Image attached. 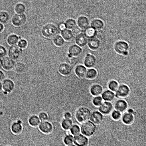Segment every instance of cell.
Returning <instances> with one entry per match:
<instances>
[{
  "mask_svg": "<svg viewBox=\"0 0 146 146\" xmlns=\"http://www.w3.org/2000/svg\"><path fill=\"white\" fill-rule=\"evenodd\" d=\"M42 35L48 38H53L57 35L59 33V30L54 25L49 24L45 25L42 30Z\"/></svg>",
  "mask_w": 146,
  "mask_h": 146,
  "instance_id": "cell-1",
  "label": "cell"
},
{
  "mask_svg": "<svg viewBox=\"0 0 146 146\" xmlns=\"http://www.w3.org/2000/svg\"><path fill=\"white\" fill-rule=\"evenodd\" d=\"M91 115V112L87 108L81 107L79 108L76 112V117L78 122H84L89 119Z\"/></svg>",
  "mask_w": 146,
  "mask_h": 146,
  "instance_id": "cell-2",
  "label": "cell"
},
{
  "mask_svg": "<svg viewBox=\"0 0 146 146\" xmlns=\"http://www.w3.org/2000/svg\"><path fill=\"white\" fill-rule=\"evenodd\" d=\"M82 133L84 135L90 137L96 131V126L95 124L90 121L85 122L81 126Z\"/></svg>",
  "mask_w": 146,
  "mask_h": 146,
  "instance_id": "cell-3",
  "label": "cell"
},
{
  "mask_svg": "<svg viewBox=\"0 0 146 146\" xmlns=\"http://www.w3.org/2000/svg\"><path fill=\"white\" fill-rule=\"evenodd\" d=\"M129 48V46L127 43L123 41L117 42L114 46V49L117 53L125 56L128 54Z\"/></svg>",
  "mask_w": 146,
  "mask_h": 146,
  "instance_id": "cell-4",
  "label": "cell"
},
{
  "mask_svg": "<svg viewBox=\"0 0 146 146\" xmlns=\"http://www.w3.org/2000/svg\"><path fill=\"white\" fill-rule=\"evenodd\" d=\"M23 52V49L16 44L10 46L8 49L7 54L9 57L15 61L20 57Z\"/></svg>",
  "mask_w": 146,
  "mask_h": 146,
  "instance_id": "cell-5",
  "label": "cell"
},
{
  "mask_svg": "<svg viewBox=\"0 0 146 146\" xmlns=\"http://www.w3.org/2000/svg\"><path fill=\"white\" fill-rule=\"evenodd\" d=\"M27 18L25 15L23 13H17L14 15L12 19L13 25L16 27H20L26 23Z\"/></svg>",
  "mask_w": 146,
  "mask_h": 146,
  "instance_id": "cell-6",
  "label": "cell"
},
{
  "mask_svg": "<svg viewBox=\"0 0 146 146\" xmlns=\"http://www.w3.org/2000/svg\"><path fill=\"white\" fill-rule=\"evenodd\" d=\"M2 67L5 70L7 71L13 69L15 62V60L8 56H5L1 59Z\"/></svg>",
  "mask_w": 146,
  "mask_h": 146,
  "instance_id": "cell-7",
  "label": "cell"
},
{
  "mask_svg": "<svg viewBox=\"0 0 146 146\" xmlns=\"http://www.w3.org/2000/svg\"><path fill=\"white\" fill-rule=\"evenodd\" d=\"M2 89L3 90L9 93L12 91L15 87V84L13 81L9 78L4 79L2 82Z\"/></svg>",
  "mask_w": 146,
  "mask_h": 146,
  "instance_id": "cell-8",
  "label": "cell"
},
{
  "mask_svg": "<svg viewBox=\"0 0 146 146\" xmlns=\"http://www.w3.org/2000/svg\"><path fill=\"white\" fill-rule=\"evenodd\" d=\"M115 96L117 97L125 98L130 93V89L126 85H120L116 90Z\"/></svg>",
  "mask_w": 146,
  "mask_h": 146,
  "instance_id": "cell-9",
  "label": "cell"
},
{
  "mask_svg": "<svg viewBox=\"0 0 146 146\" xmlns=\"http://www.w3.org/2000/svg\"><path fill=\"white\" fill-rule=\"evenodd\" d=\"M88 138L81 134L77 135L74 138V143L77 146L86 145L88 144Z\"/></svg>",
  "mask_w": 146,
  "mask_h": 146,
  "instance_id": "cell-10",
  "label": "cell"
},
{
  "mask_svg": "<svg viewBox=\"0 0 146 146\" xmlns=\"http://www.w3.org/2000/svg\"><path fill=\"white\" fill-rule=\"evenodd\" d=\"M72 70V66L65 63L61 64L58 67V70L60 73L65 76H68L70 74Z\"/></svg>",
  "mask_w": 146,
  "mask_h": 146,
  "instance_id": "cell-11",
  "label": "cell"
},
{
  "mask_svg": "<svg viewBox=\"0 0 146 146\" xmlns=\"http://www.w3.org/2000/svg\"><path fill=\"white\" fill-rule=\"evenodd\" d=\"M90 119L92 122L97 125L100 124L102 122L103 117L101 113L98 111H93L90 117Z\"/></svg>",
  "mask_w": 146,
  "mask_h": 146,
  "instance_id": "cell-12",
  "label": "cell"
},
{
  "mask_svg": "<svg viewBox=\"0 0 146 146\" xmlns=\"http://www.w3.org/2000/svg\"><path fill=\"white\" fill-rule=\"evenodd\" d=\"M100 106L99 110L101 113L104 114H107L110 113L113 108L111 103L108 102H105Z\"/></svg>",
  "mask_w": 146,
  "mask_h": 146,
  "instance_id": "cell-13",
  "label": "cell"
},
{
  "mask_svg": "<svg viewBox=\"0 0 146 146\" xmlns=\"http://www.w3.org/2000/svg\"><path fill=\"white\" fill-rule=\"evenodd\" d=\"M40 131L45 134H49L52 131L53 126L52 124L49 122L46 121H42L39 126Z\"/></svg>",
  "mask_w": 146,
  "mask_h": 146,
  "instance_id": "cell-14",
  "label": "cell"
},
{
  "mask_svg": "<svg viewBox=\"0 0 146 146\" xmlns=\"http://www.w3.org/2000/svg\"><path fill=\"white\" fill-rule=\"evenodd\" d=\"M96 62V59L95 56L89 54L86 55L84 59V64L88 68L94 67Z\"/></svg>",
  "mask_w": 146,
  "mask_h": 146,
  "instance_id": "cell-15",
  "label": "cell"
},
{
  "mask_svg": "<svg viewBox=\"0 0 146 146\" xmlns=\"http://www.w3.org/2000/svg\"><path fill=\"white\" fill-rule=\"evenodd\" d=\"M22 124V121L20 120H18L13 123L11 127V130L12 132L16 134L21 133L23 130Z\"/></svg>",
  "mask_w": 146,
  "mask_h": 146,
  "instance_id": "cell-16",
  "label": "cell"
},
{
  "mask_svg": "<svg viewBox=\"0 0 146 146\" xmlns=\"http://www.w3.org/2000/svg\"><path fill=\"white\" fill-rule=\"evenodd\" d=\"M87 43L89 48L93 50L98 49L100 47L101 44L100 40L94 37L89 38Z\"/></svg>",
  "mask_w": 146,
  "mask_h": 146,
  "instance_id": "cell-17",
  "label": "cell"
},
{
  "mask_svg": "<svg viewBox=\"0 0 146 146\" xmlns=\"http://www.w3.org/2000/svg\"><path fill=\"white\" fill-rule=\"evenodd\" d=\"M82 51L81 48L76 44L71 45L68 48V52L70 54L74 57L80 56L82 53Z\"/></svg>",
  "mask_w": 146,
  "mask_h": 146,
  "instance_id": "cell-18",
  "label": "cell"
},
{
  "mask_svg": "<svg viewBox=\"0 0 146 146\" xmlns=\"http://www.w3.org/2000/svg\"><path fill=\"white\" fill-rule=\"evenodd\" d=\"M87 38L84 33H80L77 35L76 37V43L80 46H84L87 43L88 41Z\"/></svg>",
  "mask_w": 146,
  "mask_h": 146,
  "instance_id": "cell-19",
  "label": "cell"
},
{
  "mask_svg": "<svg viewBox=\"0 0 146 146\" xmlns=\"http://www.w3.org/2000/svg\"><path fill=\"white\" fill-rule=\"evenodd\" d=\"M128 105L125 101L123 100H119L115 103V109L120 112H123L127 109Z\"/></svg>",
  "mask_w": 146,
  "mask_h": 146,
  "instance_id": "cell-20",
  "label": "cell"
},
{
  "mask_svg": "<svg viewBox=\"0 0 146 146\" xmlns=\"http://www.w3.org/2000/svg\"><path fill=\"white\" fill-rule=\"evenodd\" d=\"M22 38L21 36L15 34H12L7 37V42L8 45L11 46L17 44L19 40Z\"/></svg>",
  "mask_w": 146,
  "mask_h": 146,
  "instance_id": "cell-21",
  "label": "cell"
},
{
  "mask_svg": "<svg viewBox=\"0 0 146 146\" xmlns=\"http://www.w3.org/2000/svg\"><path fill=\"white\" fill-rule=\"evenodd\" d=\"M75 72L76 74L78 77L83 78L86 76L87 69L84 66L79 65L76 67Z\"/></svg>",
  "mask_w": 146,
  "mask_h": 146,
  "instance_id": "cell-22",
  "label": "cell"
},
{
  "mask_svg": "<svg viewBox=\"0 0 146 146\" xmlns=\"http://www.w3.org/2000/svg\"><path fill=\"white\" fill-rule=\"evenodd\" d=\"M78 24L80 28L84 29L88 27L89 23L88 19L86 17L82 16L79 18Z\"/></svg>",
  "mask_w": 146,
  "mask_h": 146,
  "instance_id": "cell-23",
  "label": "cell"
},
{
  "mask_svg": "<svg viewBox=\"0 0 146 146\" xmlns=\"http://www.w3.org/2000/svg\"><path fill=\"white\" fill-rule=\"evenodd\" d=\"M26 67V66L24 63L19 61L15 62L13 69L16 73H21L25 71Z\"/></svg>",
  "mask_w": 146,
  "mask_h": 146,
  "instance_id": "cell-24",
  "label": "cell"
},
{
  "mask_svg": "<svg viewBox=\"0 0 146 146\" xmlns=\"http://www.w3.org/2000/svg\"><path fill=\"white\" fill-rule=\"evenodd\" d=\"M102 98L106 101H111L114 98L115 95L112 91L107 90L103 92L102 95Z\"/></svg>",
  "mask_w": 146,
  "mask_h": 146,
  "instance_id": "cell-25",
  "label": "cell"
},
{
  "mask_svg": "<svg viewBox=\"0 0 146 146\" xmlns=\"http://www.w3.org/2000/svg\"><path fill=\"white\" fill-rule=\"evenodd\" d=\"M102 87L98 84L93 85L90 89V92L91 94L94 96L100 95L102 92Z\"/></svg>",
  "mask_w": 146,
  "mask_h": 146,
  "instance_id": "cell-26",
  "label": "cell"
},
{
  "mask_svg": "<svg viewBox=\"0 0 146 146\" xmlns=\"http://www.w3.org/2000/svg\"><path fill=\"white\" fill-rule=\"evenodd\" d=\"M92 27L94 30H101L104 26L103 22L101 20L96 19L93 20L91 23Z\"/></svg>",
  "mask_w": 146,
  "mask_h": 146,
  "instance_id": "cell-27",
  "label": "cell"
},
{
  "mask_svg": "<svg viewBox=\"0 0 146 146\" xmlns=\"http://www.w3.org/2000/svg\"><path fill=\"white\" fill-rule=\"evenodd\" d=\"M122 120L124 123L129 125L133 122L134 120V116L133 114L129 112H127L123 115Z\"/></svg>",
  "mask_w": 146,
  "mask_h": 146,
  "instance_id": "cell-28",
  "label": "cell"
},
{
  "mask_svg": "<svg viewBox=\"0 0 146 146\" xmlns=\"http://www.w3.org/2000/svg\"><path fill=\"white\" fill-rule=\"evenodd\" d=\"M61 35L64 39L66 41H70L73 38L74 34L70 30L65 29L62 31Z\"/></svg>",
  "mask_w": 146,
  "mask_h": 146,
  "instance_id": "cell-29",
  "label": "cell"
},
{
  "mask_svg": "<svg viewBox=\"0 0 146 146\" xmlns=\"http://www.w3.org/2000/svg\"><path fill=\"white\" fill-rule=\"evenodd\" d=\"M10 19V16L6 12L1 11L0 12V23L5 24L7 23Z\"/></svg>",
  "mask_w": 146,
  "mask_h": 146,
  "instance_id": "cell-30",
  "label": "cell"
},
{
  "mask_svg": "<svg viewBox=\"0 0 146 146\" xmlns=\"http://www.w3.org/2000/svg\"><path fill=\"white\" fill-rule=\"evenodd\" d=\"M29 124L33 127L37 126L40 123V119L37 116L33 115L29 118Z\"/></svg>",
  "mask_w": 146,
  "mask_h": 146,
  "instance_id": "cell-31",
  "label": "cell"
},
{
  "mask_svg": "<svg viewBox=\"0 0 146 146\" xmlns=\"http://www.w3.org/2000/svg\"><path fill=\"white\" fill-rule=\"evenodd\" d=\"M53 42L56 46L61 47L64 45L65 41L62 36L60 35H57L54 37Z\"/></svg>",
  "mask_w": 146,
  "mask_h": 146,
  "instance_id": "cell-32",
  "label": "cell"
},
{
  "mask_svg": "<svg viewBox=\"0 0 146 146\" xmlns=\"http://www.w3.org/2000/svg\"><path fill=\"white\" fill-rule=\"evenodd\" d=\"M72 124V121L70 119H63L61 122L62 128L66 130H68L70 129Z\"/></svg>",
  "mask_w": 146,
  "mask_h": 146,
  "instance_id": "cell-33",
  "label": "cell"
},
{
  "mask_svg": "<svg viewBox=\"0 0 146 146\" xmlns=\"http://www.w3.org/2000/svg\"><path fill=\"white\" fill-rule=\"evenodd\" d=\"M97 75V71L94 68H90L87 72L86 77L89 79L92 80L95 78Z\"/></svg>",
  "mask_w": 146,
  "mask_h": 146,
  "instance_id": "cell-34",
  "label": "cell"
},
{
  "mask_svg": "<svg viewBox=\"0 0 146 146\" xmlns=\"http://www.w3.org/2000/svg\"><path fill=\"white\" fill-rule=\"evenodd\" d=\"M85 29L84 34L87 38H90L95 36V31L92 27H88Z\"/></svg>",
  "mask_w": 146,
  "mask_h": 146,
  "instance_id": "cell-35",
  "label": "cell"
},
{
  "mask_svg": "<svg viewBox=\"0 0 146 146\" xmlns=\"http://www.w3.org/2000/svg\"><path fill=\"white\" fill-rule=\"evenodd\" d=\"M25 7L23 3H19L17 4L15 7V10L17 13H23L25 10Z\"/></svg>",
  "mask_w": 146,
  "mask_h": 146,
  "instance_id": "cell-36",
  "label": "cell"
},
{
  "mask_svg": "<svg viewBox=\"0 0 146 146\" xmlns=\"http://www.w3.org/2000/svg\"><path fill=\"white\" fill-rule=\"evenodd\" d=\"M64 142L67 145H70L74 143V137L71 135H66L64 139Z\"/></svg>",
  "mask_w": 146,
  "mask_h": 146,
  "instance_id": "cell-37",
  "label": "cell"
},
{
  "mask_svg": "<svg viewBox=\"0 0 146 146\" xmlns=\"http://www.w3.org/2000/svg\"><path fill=\"white\" fill-rule=\"evenodd\" d=\"M109 89L113 91H116L118 87V84L115 80H112L110 81L108 84Z\"/></svg>",
  "mask_w": 146,
  "mask_h": 146,
  "instance_id": "cell-38",
  "label": "cell"
},
{
  "mask_svg": "<svg viewBox=\"0 0 146 146\" xmlns=\"http://www.w3.org/2000/svg\"><path fill=\"white\" fill-rule=\"evenodd\" d=\"M66 61L67 64L72 66L76 65L78 62L77 58L75 57L72 56L68 57Z\"/></svg>",
  "mask_w": 146,
  "mask_h": 146,
  "instance_id": "cell-39",
  "label": "cell"
},
{
  "mask_svg": "<svg viewBox=\"0 0 146 146\" xmlns=\"http://www.w3.org/2000/svg\"><path fill=\"white\" fill-rule=\"evenodd\" d=\"M65 25L66 28L69 29H72L76 26V23L74 19H70L66 21Z\"/></svg>",
  "mask_w": 146,
  "mask_h": 146,
  "instance_id": "cell-40",
  "label": "cell"
},
{
  "mask_svg": "<svg viewBox=\"0 0 146 146\" xmlns=\"http://www.w3.org/2000/svg\"><path fill=\"white\" fill-rule=\"evenodd\" d=\"M17 45L20 48L23 50L27 47L28 42L25 39L21 38L18 41Z\"/></svg>",
  "mask_w": 146,
  "mask_h": 146,
  "instance_id": "cell-41",
  "label": "cell"
},
{
  "mask_svg": "<svg viewBox=\"0 0 146 146\" xmlns=\"http://www.w3.org/2000/svg\"><path fill=\"white\" fill-rule=\"evenodd\" d=\"M70 132L71 133L74 135L79 134L80 132V128L77 125H74L70 128Z\"/></svg>",
  "mask_w": 146,
  "mask_h": 146,
  "instance_id": "cell-42",
  "label": "cell"
},
{
  "mask_svg": "<svg viewBox=\"0 0 146 146\" xmlns=\"http://www.w3.org/2000/svg\"><path fill=\"white\" fill-rule=\"evenodd\" d=\"M102 98L100 96H97L93 99V103L95 106H100L102 102Z\"/></svg>",
  "mask_w": 146,
  "mask_h": 146,
  "instance_id": "cell-43",
  "label": "cell"
},
{
  "mask_svg": "<svg viewBox=\"0 0 146 146\" xmlns=\"http://www.w3.org/2000/svg\"><path fill=\"white\" fill-rule=\"evenodd\" d=\"M7 53L6 48L3 45H0V58L2 59L6 56Z\"/></svg>",
  "mask_w": 146,
  "mask_h": 146,
  "instance_id": "cell-44",
  "label": "cell"
},
{
  "mask_svg": "<svg viewBox=\"0 0 146 146\" xmlns=\"http://www.w3.org/2000/svg\"><path fill=\"white\" fill-rule=\"evenodd\" d=\"M112 118L114 120H117L121 117V114L120 112L117 110L113 111L111 114Z\"/></svg>",
  "mask_w": 146,
  "mask_h": 146,
  "instance_id": "cell-45",
  "label": "cell"
},
{
  "mask_svg": "<svg viewBox=\"0 0 146 146\" xmlns=\"http://www.w3.org/2000/svg\"><path fill=\"white\" fill-rule=\"evenodd\" d=\"M39 118L42 121H46L48 119V115L46 113L42 112L39 114Z\"/></svg>",
  "mask_w": 146,
  "mask_h": 146,
  "instance_id": "cell-46",
  "label": "cell"
},
{
  "mask_svg": "<svg viewBox=\"0 0 146 146\" xmlns=\"http://www.w3.org/2000/svg\"><path fill=\"white\" fill-rule=\"evenodd\" d=\"M104 35V33L102 30H99L95 31V36L97 38L99 39H101L103 37Z\"/></svg>",
  "mask_w": 146,
  "mask_h": 146,
  "instance_id": "cell-47",
  "label": "cell"
},
{
  "mask_svg": "<svg viewBox=\"0 0 146 146\" xmlns=\"http://www.w3.org/2000/svg\"><path fill=\"white\" fill-rule=\"evenodd\" d=\"M72 33L74 35H77L80 33L81 32V30L80 27L76 26L72 29Z\"/></svg>",
  "mask_w": 146,
  "mask_h": 146,
  "instance_id": "cell-48",
  "label": "cell"
},
{
  "mask_svg": "<svg viewBox=\"0 0 146 146\" xmlns=\"http://www.w3.org/2000/svg\"><path fill=\"white\" fill-rule=\"evenodd\" d=\"M58 27L59 30L61 31L66 29V28L65 24L63 23H60Z\"/></svg>",
  "mask_w": 146,
  "mask_h": 146,
  "instance_id": "cell-49",
  "label": "cell"
},
{
  "mask_svg": "<svg viewBox=\"0 0 146 146\" xmlns=\"http://www.w3.org/2000/svg\"><path fill=\"white\" fill-rule=\"evenodd\" d=\"M64 116L65 119H70L72 117L71 113L69 112H65L64 114Z\"/></svg>",
  "mask_w": 146,
  "mask_h": 146,
  "instance_id": "cell-50",
  "label": "cell"
},
{
  "mask_svg": "<svg viewBox=\"0 0 146 146\" xmlns=\"http://www.w3.org/2000/svg\"><path fill=\"white\" fill-rule=\"evenodd\" d=\"M5 75L4 72L0 70V82L2 81L5 78Z\"/></svg>",
  "mask_w": 146,
  "mask_h": 146,
  "instance_id": "cell-51",
  "label": "cell"
},
{
  "mask_svg": "<svg viewBox=\"0 0 146 146\" xmlns=\"http://www.w3.org/2000/svg\"><path fill=\"white\" fill-rule=\"evenodd\" d=\"M4 29V27L3 24L0 23V33L3 31Z\"/></svg>",
  "mask_w": 146,
  "mask_h": 146,
  "instance_id": "cell-52",
  "label": "cell"
},
{
  "mask_svg": "<svg viewBox=\"0 0 146 146\" xmlns=\"http://www.w3.org/2000/svg\"><path fill=\"white\" fill-rule=\"evenodd\" d=\"M128 112L134 115L136 114V112L133 111V110L131 109H129L128 110Z\"/></svg>",
  "mask_w": 146,
  "mask_h": 146,
  "instance_id": "cell-53",
  "label": "cell"
},
{
  "mask_svg": "<svg viewBox=\"0 0 146 146\" xmlns=\"http://www.w3.org/2000/svg\"><path fill=\"white\" fill-rule=\"evenodd\" d=\"M2 89V84L1 82H0V91H1Z\"/></svg>",
  "mask_w": 146,
  "mask_h": 146,
  "instance_id": "cell-54",
  "label": "cell"
},
{
  "mask_svg": "<svg viewBox=\"0 0 146 146\" xmlns=\"http://www.w3.org/2000/svg\"><path fill=\"white\" fill-rule=\"evenodd\" d=\"M2 67V60L0 58V68Z\"/></svg>",
  "mask_w": 146,
  "mask_h": 146,
  "instance_id": "cell-55",
  "label": "cell"
}]
</instances>
